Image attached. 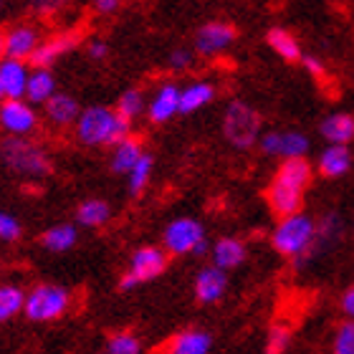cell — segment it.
Here are the masks:
<instances>
[{
	"instance_id": "cell-1",
	"label": "cell",
	"mask_w": 354,
	"mask_h": 354,
	"mask_svg": "<svg viewBox=\"0 0 354 354\" xmlns=\"http://www.w3.org/2000/svg\"><path fill=\"white\" fill-rule=\"evenodd\" d=\"M314 170L306 160H281L279 170L273 172L271 183L266 187V203L273 215L288 218V215L301 213L304 195L311 185Z\"/></svg>"
},
{
	"instance_id": "cell-2",
	"label": "cell",
	"mask_w": 354,
	"mask_h": 354,
	"mask_svg": "<svg viewBox=\"0 0 354 354\" xmlns=\"http://www.w3.org/2000/svg\"><path fill=\"white\" fill-rule=\"evenodd\" d=\"M76 142H82L86 147H117L119 142L132 137V124L127 119L119 117L114 106L104 104H91L84 106L82 117L74 127Z\"/></svg>"
},
{
	"instance_id": "cell-3",
	"label": "cell",
	"mask_w": 354,
	"mask_h": 354,
	"mask_svg": "<svg viewBox=\"0 0 354 354\" xmlns=\"http://www.w3.org/2000/svg\"><path fill=\"white\" fill-rule=\"evenodd\" d=\"M0 162L10 175L28 183H38L53 175L51 155L30 137H6L0 142Z\"/></svg>"
},
{
	"instance_id": "cell-4",
	"label": "cell",
	"mask_w": 354,
	"mask_h": 354,
	"mask_svg": "<svg viewBox=\"0 0 354 354\" xmlns=\"http://www.w3.org/2000/svg\"><path fill=\"white\" fill-rule=\"evenodd\" d=\"M314 241H317V218L306 213L281 218L271 233L273 251L291 261L294 268L309 266V251Z\"/></svg>"
},
{
	"instance_id": "cell-5",
	"label": "cell",
	"mask_w": 354,
	"mask_h": 354,
	"mask_svg": "<svg viewBox=\"0 0 354 354\" xmlns=\"http://www.w3.org/2000/svg\"><path fill=\"white\" fill-rule=\"evenodd\" d=\"M263 124H261V114L253 109L248 102L233 99L223 111V137L233 149H245L256 147L263 137Z\"/></svg>"
},
{
	"instance_id": "cell-6",
	"label": "cell",
	"mask_w": 354,
	"mask_h": 354,
	"mask_svg": "<svg viewBox=\"0 0 354 354\" xmlns=\"http://www.w3.org/2000/svg\"><path fill=\"white\" fill-rule=\"evenodd\" d=\"M68 309H71V291L61 283L41 281V283L28 288L23 317L28 322H36V324H48V322L64 317Z\"/></svg>"
},
{
	"instance_id": "cell-7",
	"label": "cell",
	"mask_w": 354,
	"mask_h": 354,
	"mask_svg": "<svg viewBox=\"0 0 354 354\" xmlns=\"http://www.w3.org/2000/svg\"><path fill=\"white\" fill-rule=\"evenodd\" d=\"M167 263H170V256H167V251H165L162 245H140L132 253L127 271L119 276L117 291L129 294V291H134L142 283L160 279L167 271Z\"/></svg>"
},
{
	"instance_id": "cell-8",
	"label": "cell",
	"mask_w": 354,
	"mask_h": 354,
	"mask_svg": "<svg viewBox=\"0 0 354 354\" xmlns=\"http://www.w3.org/2000/svg\"><path fill=\"white\" fill-rule=\"evenodd\" d=\"M162 248L167 256H205L213 245L207 243L205 225L195 218H175L162 230Z\"/></svg>"
},
{
	"instance_id": "cell-9",
	"label": "cell",
	"mask_w": 354,
	"mask_h": 354,
	"mask_svg": "<svg viewBox=\"0 0 354 354\" xmlns=\"http://www.w3.org/2000/svg\"><path fill=\"white\" fill-rule=\"evenodd\" d=\"M238 38V30L233 23L228 21H207L203 23L195 33V46H192V51L195 56L200 59H215V56H221L230 48V46L236 44Z\"/></svg>"
},
{
	"instance_id": "cell-10",
	"label": "cell",
	"mask_w": 354,
	"mask_h": 354,
	"mask_svg": "<svg viewBox=\"0 0 354 354\" xmlns=\"http://www.w3.org/2000/svg\"><path fill=\"white\" fill-rule=\"evenodd\" d=\"M259 147L263 155H271V157H281V160H306L311 149V142L309 137L304 132H279V129H268L263 132L261 137Z\"/></svg>"
},
{
	"instance_id": "cell-11",
	"label": "cell",
	"mask_w": 354,
	"mask_h": 354,
	"mask_svg": "<svg viewBox=\"0 0 354 354\" xmlns=\"http://www.w3.org/2000/svg\"><path fill=\"white\" fill-rule=\"evenodd\" d=\"M38 127V111L26 99H6L0 104V129L6 137H30Z\"/></svg>"
},
{
	"instance_id": "cell-12",
	"label": "cell",
	"mask_w": 354,
	"mask_h": 354,
	"mask_svg": "<svg viewBox=\"0 0 354 354\" xmlns=\"http://www.w3.org/2000/svg\"><path fill=\"white\" fill-rule=\"evenodd\" d=\"M82 44V30H61L56 36L46 38L44 44L38 46V51L30 59L33 68H51L61 56L71 53L74 48H79Z\"/></svg>"
},
{
	"instance_id": "cell-13",
	"label": "cell",
	"mask_w": 354,
	"mask_h": 354,
	"mask_svg": "<svg viewBox=\"0 0 354 354\" xmlns=\"http://www.w3.org/2000/svg\"><path fill=\"white\" fill-rule=\"evenodd\" d=\"M44 44L41 41V33H38L36 26L30 23H15L6 30V59L15 61H28L33 59V53L38 51V46Z\"/></svg>"
},
{
	"instance_id": "cell-14",
	"label": "cell",
	"mask_w": 354,
	"mask_h": 354,
	"mask_svg": "<svg viewBox=\"0 0 354 354\" xmlns=\"http://www.w3.org/2000/svg\"><path fill=\"white\" fill-rule=\"evenodd\" d=\"M180 91L183 86L175 82H165L155 88L147 104V119L152 124H167L180 114Z\"/></svg>"
},
{
	"instance_id": "cell-15",
	"label": "cell",
	"mask_w": 354,
	"mask_h": 354,
	"mask_svg": "<svg viewBox=\"0 0 354 354\" xmlns=\"http://www.w3.org/2000/svg\"><path fill=\"white\" fill-rule=\"evenodd\" d=\"M192 291H195V299L200 304H218L228 291V273L215 268V266H203L195 276V283H192Z\"/></svg>"
},
{
	"instance_id": "cell-16",
	"label": "cell",
	"mask_w": 354,
	"mask_h": 354,
	"mask_svg": "<svg viewBox=\"0 0 354 354\" xmlns=\"http://www.w3.org/2000/svg\"><path fill=\"white\" fill-rule=\"evenodd\" d=\"M213 349V334L205 329H183L175 337L165 342L157 354H210Z\"/></svg>"
},
{
	"instance_id": "cell-17",
	"label": "cell",
	"mask_w": 354,
	"mask_h": 354,
	"mask_svg": "<svg viewBox=\"0 0 354 354\" xmlns=\"http://www.w3.org/2000/svg\"><path fill=\"white\" fill-rule=\"evenodd\" d=\"M82 111L84 109L76 96L66 94V91H59V94L44 106V117H46V122L51 127H56V129H66V127H76Z\"/></svg>"
},
{
	"instance_id": "cell-18",
	"label": "cell",
	"mask_w": 354,
	"mask_h": 354,
	"mask_svg": "<svg viewBox=\"0 0 354 354\" xmlns=\"http://www.w3.org/2000/svg\"><path fill=\"white\" fill-rule=\"evenodd\" d=\"M30 71H33V66H30L28 61H0V86L6 91V99H26Z\"/></svg>"
},
{
	"instance_id": "cell-19",
	"label": "cell",
	"mask_w": 354,
	"mask_h": 354,
	"mask_svg": "<svg viewBox=\"0 0 354 354\" xmlns=\"http://www.w3.org/2000/svg\"><path fill=\"white\" fill-rule=\"evenodd\" d=\"M245 256H248V248L241 238H233V236H223L218 238L210 248V266L215 268H221V271H233L238 266L245 263Z\"/></svg>"
},
{
	"instance_id": "cell-20",
	"label": "cell",
	"mask_w": 354,
	"mask_h": 354,
	"mask_svg": "<svg viewBox=\"0 0 354 354\" xmlns=\"http://www.w3.org/2000/svg\"><path fill=\"white\" fill-rule=\"evenodd\" d=\"M342 236H344V221H342L339 213H324L317 221V241L309 251V263L314 259H319L322 253L332 251L334 245L339 243Z\"/></svg>"
},
{
	"instance_id": "cell-21",
	"label": "cell",
	"mask_w": 354,
	"mask_h": 354,
	"mask_svg": "<svg viewBox=\"0 0 354 354\" xmlns=\"http://www.w3.org/2000/svg\"><path fill=\"white\" fill-rule=\"evenodd\" d=\"M319 134L324 137L326 145H334V147H349V145L354 142V114H347V111L329 114V117L322 119Z\"/></svg>"
},
{
	"instance_id": "cell-22",
	"label": "cell",
	"mask_w": 354,
	"mask_h": 354,
	"mask_svg": "<svg viewBox=\"0 0 354 354\" xmlns=\"http://www.w3.org/2000/svg\"><path fill=\"white\" fill-rule=\"evenodd\" d=\"M145 155H147V152H145L142 140H137L132 134V137H127V140L119 142L117 147H111L109 170L114 172V175H129V172L140 165V160Z\"/></svg>"
},
{
	"instance_id": "cell-23",
	"label": "cell",
	"mask_w": 354,
	"mask_h": 354,
	"mask_svg": "<svg viewBox=\"0 0 354 354\" xmlns=\"http://www.w3.org/2000/svg\"><path fill=\"white\" fill-rule=\"evenodd\" d=\"M354 165L352 149L349 147H334V145H326L322 152H319L317 160V172L326 180H337V177H344Z\"/></svg>"
},
{
	"instance_id": "cell-24",
	"label": "cell",
	"mask_w": 354,
	"mask_h": 354,
	"mask_svg": "<svg viewBox=\"0 0 354 354\" xmlns=\"http://www.w3.org/2000/svg\"><path fill=\"white\" fill-rule=\"evenodd\" d=\"M59 94V84H56V76H53L51 68H33L28 79V88H26V102L33 104V106H46L53 96Z\"/></svg>"
},
{
	"instance_id": "cell-25",
	"label": "cell",
	"mask_w": 354,
	"mask_h": 354,
	"mask_svg": "<svg viewBox=\"0 0 354 354\" xmlns=\"http://www.w3.org/2000/svg\"><path fill=\"white\" fill-rule=\"evenodd\" d=\"M38 243L44 245L48 253H68L79 243V228L74 223H56V225L41 233Z\"/></svg>"
},
{
	"instance_id": "cell-26",
	"label": "cell",
	"mask_w": 354,
	"mask_h": 354,
	"mask_svg": "<svg viewBox=\"0 0 354 354\" xmlns=\"http://www.w3.org/2000/svg\"><path fill=\"white\" fill-rule=\"evenodd\" d=\"M218 88L213 82H190L180 91V114H195L213 102Z\"/></svg>"
},
{
	"instance_id": "cell-27",
	"label": "cell",
	"mask_w": 354,
	"mask_h": 354,
	"mask_svg": "<svg viewBox=\"0 0 354 354\" xmlns=\"http://www.w3.org/2000/svg\"><path fill=\"white\" fill-rule=\"evenodd\" d=\"M266 44L271 46L273 53L281 56L283 61H301L304 59L299 38H296L288 28H283V26H273V28H268V33H266Z\"/></svg>"
},
{
	"instance_id": "cell-28",
	"label": "cell",
	"mask_w": 354,
	"mask_h": 354,
	"mask_svg": "<svg viewBox=\"0 0 354 354\" xmlns=\"http://www.w3.org/2000/svg\"><path fill=\"white\" fill-rule=\"evenodd\" d=\"M111 221V205L102 198H86L76 205V223L84 228H104Z\"/></svg>"
},
{
	"instance_id": "cell-29",
	"label": "cell",
	"mask_w": 354,
	"mask_h": 354,
	"mask_svg": "<svg viewBox=\"0 0 354 354\" xmlns=\"http://www.w3.org/2000/svg\"><path fill=\"white\" fill-rule=\"evenodd\" d=\"M26 288L18 283H0V324H6L26 309Z\"/></svg>"
},
{
	"instance_id": "cell-30",
	"label": "cell",
	"mask_w": 354,
	"mask_h": 354,
	"mask_svg": "<svg viewBox=\"0 0 354 354\" xmlns=\"http://www.w3.org/2000/svg\"><path fill=\"white\" fill-rule=\"evenodd\" d=\"M147 96H145V91L142 88H124L122 94H119L117 99V106L114 109L119 111V117L127 119L129 124H132L134 119H140L142 114H147Z\"/></svg>"
},
{
	"instance_id": "cell-31",
	"label": "cell",
	"mask_w": 354,
	"mask_h": 354,
	"mask_svg": "<svg viewBox=\"0 0 354 354\" xmlns=\"http://www.w3.org/2000/svg\"><path fill=\"white\" fill-rule=\"evenodd\" d=\"M152 172H155V157L147 152V155L140 160V165L127 175V187H129V195H132V198H140L142 192L147 190L149 180H152Z\"/></svg>"
},
{
	"instance_id": "cell-32",
	"label": "cell",
	"mask_w": 354,
	"mask_h": 354,
	"mask_svg": "<svg viewBox=\"0 0 354 354\" xmlns=\"http://www.w3.org/2000/svg\"><path fill=\"white\" fill-rule=\"evenodd\" d=\"M106 352L109 354H142V339L134 332H114L106 337Z\"/></svg>"
},
{
	"instance_id": "cell-33",
	"label": "cell",
	"mask_w": 354,
	"mask_h": 354,
	"mask_svg": "<svg viewBox=\"0 0 354 354\" xmlns=\"http://www.w3.org/2000/svg\"><path fill=\"white\" fill-rule=\"evenodd\" d=\"M291 344V326L288 324H273L268 329V339H266L263 354H283Z\"/></svg>"
},
{
	"instance_id": "cell-34",
	"label": "cell",
	"mask_w": 354,
	"mask_h": 354,
	"mask_svg": "<svg viewBox=\"0 0 354 354\" xmlns=\"http://www.w3.org/2000/svg\"><path fill=\"white\" fill-rule=\"evenodd\" d=\"M332 352L334 354H354V322L344 319L337 332H334V342H332Z\"/></svg>"
},
{
	"instance_id": "cell-35",
	"label": "cell",
	"mask_w": 354,
	"mask_h": 354,
	"mask_svg": "<svg viewBox=\"0 0 354 354\" xmlns=\"http://www.w3.org/2000/svg\"><path fill=\"white\" fill-rule=\"evenodd\" d=\"M23 238V225L15 215L0 210V241L3 243H18Z\"/></svg>"
},
{
	"instance_id": "cell-36",
	"label": "cell",
	"mask_w": 354,
	"mask_h": 354,
	"mask_svg": "<svg viewBox=\"0 0 354 354\" xmlns=\"http://www.w3.org/2000/svg\"><path fill=\"white\" fill-rule=\"evenodd\" d=\"M195 64V51L192 48H175V51H170V56H167V66H170V71H187V68Z\"/></svg>"
},
{
	"instance_id": "cell-37",
	"label": "cell",
	"mask_w": 354,
	"mask_h": 354,
	"mask_svg": "<svg viewBox=\"0 0 354 354\" xmlns=\"http://www.w3.org/2000/svg\"><path fill=\"white\" fill-rule=\"evenodd\" d=\"M86 56L91 61H106V56H109V44H106V41H102V38L88 41V44H86Z\"/></svg>"
},
{
	"instance_id": "cell-38",
	"label": "cell",
	"mask_w": 354,
	"mask_h": 354,
	"mask_svg": "<svg viewBox=\"0 0 354 354\" xmlns=\"http://www.w3.org/2000/svg\"><path fill=\"white\" fill-rule=\"evenodd\" d=\"M301 61H304V68H306L311 76H317V79H324V76H326L324 61L319 59V56H304Z\"/></svg>"
},
{
	"instance_id": "cell-39",
	"label": "cell",
	"mask_w": 354,
	"mask_h": 354,
	"mask_svg": "<svg viewBox=\"0 0 354 354\" xmlns=\"http://www.w3.org/2000/svg\"><path fill=\"white\" fill-rule=\"evenodd\" d=\"M339 306H342V314H344L349 322H354V283L344 291V294H342Z\"/></svg>"
},
{
	"instance_id": "cell-40",
	"label": "cell",
	"mask_w": 354,
	"mask_h": 354,
	"mask_svg": "<svg viewBox=\"0 0 354 354\" xmlns=\"http://www.w3.org/2000/svg\"><path fill=\"white\" fill-rule=\"evenodd\" d=\"M119 8H122V3L119 0H96L94 3V10L99 15H111V13H117Z\"/></svg>"
},
{
	"instance_id": "cell-41",
	"label": "cell",
	"mask_w": 354,
	"mask_h": 354,
	"mask_svg": "<svg viewBox=\"0 0 354 354\" xmlns=\"http://www.w3.org/2000/svg\"><path fill=\"white\" fill-rule=\"evenodd\" d=\"M6 59V30L0 28V61Z\"/></svg>"
},
{
	"instance_id": "cell-42",
	"label": "cell",
	"mask_w": 354,
	"mask_h": 354,
	"mask_svg": "<svg viewBox=\"0 0 354 354\" xmlns=\"http://www.w3.org/2000/svg\"><path fill=\"white\" fill-rule=\"evenodd\" d=\"M6 102V91H3V86H0V104Z\"/></svg>"
},
{
	"instance_id": "cell-43",
	"label": "cell",
	"mask_w": 354,
	"mask_h": 354,
	"mask_svg": "<svg viewBox=\"0 0 354 354\" xmlns=\"http://www.w3.org/2000/svg\"><path fill=\"white\" fill-rule=\"evenodd\" d=\"M102 354H109V352H102Z\"/></svg>"
}]
</instances>
